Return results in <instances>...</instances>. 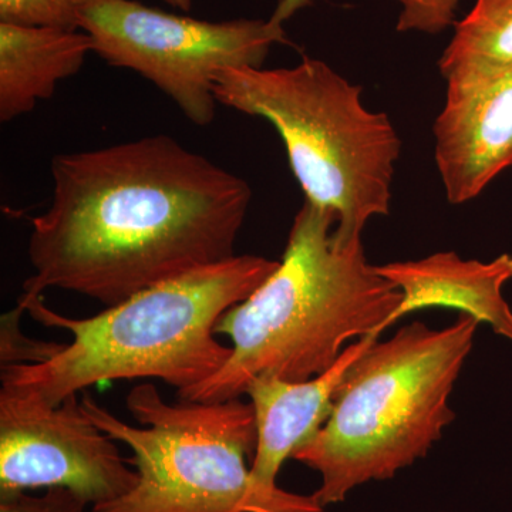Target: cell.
I'll return each instance as SVG.
<instances>
[{
    "label": "cell",
    "mask_w": 512,
    "mask_h": 512,
    "mask_svg": "<svg viewBox=\"0 0 512 512\" xmlns=\"http://www.w3.org/2000/svg\"><path fill=\"white\" fill-rule=\"evenodd\" d=\"M52 178L23 296L60 289L106 308L237 255L252 198L247 181L164 134L60 154Z\"/></svg>",
    "instance_id": "cell-1"
},
{
    "label": "cell",
    "mask_w": 512,
    "mask_h": 512,
    "mask_svg": "<svg viewBox=\"0 0 512 512\" xmlns=\"http://www.w3.org/2000/svg\"><path fill=\"white\" fill-rule=\"evenodd\" d=\"M332 211L303 202L278 268L218 320L231 340L220 372L178 392L185 402H227L252 380L305 382L338 362L346 343L392 326L403 293L367 264L362 241H340Z\"/></svg>",
    "instance_id": "cell-2"
},
{
    "label": "cell",
    "mask_w": 512,
    "mask_h": 512,
    "mask_svg": "<svg viewBox=\"0 0 512 512\" xmlns=\"http://www.w3.org/2000/svg\"><path fill=\"white\" fill-rule=\"evenodd\" d=\"M278 265L235 255L150 286L92 318H67L47 308L42 296L22 295L19 305L36 322L67 330L73 339L46 362L2 366V387L53 407L111 380L160 379L178 392L192 389L231 356V348L215 339L218 320Z\"/></svg>",
    "instance_id": "cell-3"
},
{
    "label": "cell",
    "mask_w": 512,
    "mask_h": 512,
    "mask_svg": "<svg viewBox=\"0 0 512 512\" xmlns=\"http://www.w3.org/2000/svg\"><path fill=\"white\" fill-rule=\"evenodd\" d=\"M478 325L466 313L444 329L413 322L353 363L325 426L292 456L320 474L313 495L323 507L429 454L453 423L448 400Z\"/></svg>",
    "instance_id": "cell-4"
},
{
    "label": "cell",
    "mask_w": 512,
    "mask_h": 512,
    "mask_svg": "<svg viewBox=\"0 0 512 512\" xmlns=\"http://www.w3.org/2000/svg\"><path fill=\"white\" fill-rule=\"evenodd\" d=\"M215 97L276 128L305 200L335 214L340 241H362L367 222L389 214L400 138L329 64L303 57L293 67L227 69Z\"/></svg>",
    "instance_id": "cell-5"
},
{
    "label": "cell",
    "mask_w": 512,
    "mask_h": 512,
    "mask_svg": "<svg viewBox=\"0 0 512 512\" xmlns=\"http://www.w3.org/2000/svg\"><path fill=\"white\" fill-rule=\"evenodd\" d=\"M83 412L133 451L138 483L90 512H326L315 495L255 483L247 458L258 431L251 403L164 402L154 384L134 387L127 409L143 427L117 419L83 392Z\"/></svg>",
    "instance_id": "cell-6"
},
{
    "label": "cell",
    "mask_w": 512,
    "mask_h": 512,
    "mask_svg": "<svg viewBox=\"0 0 512 512\" xmlns=\"http://www.w3.org/2000/svg\"><path fill=\"white\" fill-rule=\"evenodd\" d=\"M80 29L104 62L143 76L201 127L214 121L218 74L262 67L272 46L289 45L284 25L271 19L210 22L137 0H93Z\"/></svg>",
    "instance_id": "cell-7"
},
{
    "label": "cell",
    "mask_w": 512,
    "mask_h": 512,
    "mask_svg": "<svg viewBox=\"0 0 512 512\" xmlns=\"http://www.w3.org/2000/svg\"><path fill=\"white\" fill-rule=\"evenodd\" d=\"M114 441L77 396L53 407L0 389V493L60 487L93 505L117 500L136 487L138 473Z\"/></svg>",
    "instance_id": "cell-8"
},
{
    "label": "cell",
    "mask_w": 512,
    "mask_h": 512,
    "mask_svg": "<svg viewBox=\"0 0 512 512\" xmlns=\"http://www.w3.org/2000/svg\"><path fill=\"white\" fill-rule=\"evenodd\" d=\"M434 137L447 200H474L512 165V67L477 82L447 83Z\"/></svg>",
    "instance_id": "cell-9"
},
{
    "label": "cell",
    "mask_w": 512,
    "mask_h": 512,
    "mask_svg": "<svg viewBox=\"0 0 512 512\" xmlns=\"http://www.w3.org/2000/svg\"><path fill=\"white\" fill-rule=\"evenodd\" d=\"M377 338L372 333L350 343L335 365L305 382L258 377L249 383L245 394L254 407L258 431L251 476L259 487L279 488L276 477L285 461L325 426L346 373Z\"/></svg>",
    "instance_id": "cell-10"
},
{
    "label": "cell",
    "mask_w": 512,
    "mask_h": 512,
    "mask_svg": "<svg viewBox=\"0 0 512 512\" xmlns=\"http://www.w3.org/2000/svg\"><path fill=\"white\" fill-rule=\"evenodd\" d=\"M376 269L403 293L392 325L421 309H457L512 340V311L503 296L504 285L512 279L511 255L480 262L461 259L456 252H437L417 261L377 265Z\"/></svg>",
    "instance_id": "cell-11"
},
{
    "label": "cell",
    "mask_w": 512,
    "mask_h": 512,
    "mask_svg": "<svg viewBox=\"0 0 512 512\" xmlns=\"http://www.w3.org/2000/svg\"><path fill=\"white\" fill-rule=\"evenodd\" d=\"M89 53L93 40L83 30L0 23V121L25 116L50 99Z\"/></svg>",
    "instance_id": "cell-12"
},
{
    "label": "cell",
    "mask_w": 512,
    "mask_h": 512,
    "mask_svg": "<svg viewBox=\"0 0 512 512\" xmlns=\"http://www.w3.org/2000/svg\"><path fill=\"white\" fill-rule=\"evenodd\" d=\"M447 83L487 79L512 67V0H476L439 62Z\"/></svg>",
    "instance_id": "cell-13"
},
{
    "label": "cell",
    "mask_w": 512,
    "mask_h": 512,
    "mask_svg": "<svg viewBox=\"0 0 512 512\" xmlns=\"http://www.w3.org/2000/svg\"><path fill=\"white\" fill-rule=\"evenodd\" d=\"M93 0H0V23L82 30L84 9Z\"/></svg>",
    "instance_id": "cell-14"
},
{
    "label": "cell",
    "mask_w": 512,
    "mask_h": 512,
    "mask_svg": "<svg viewBox=\"0 0 512 512\" xmlns=\"http://www.w3.org/2000/svg\"><path fill=\"white\" fill-rule=\"evenodd\" d=\"M402 5L399 25L400 32L421 30L437 33L454 23V15L460 0H397ZM312 0H281L276 6L272 22L284 25L296 12L311 5Z\"/></svg>",
    "instance_id": "cell-15"
},
{
    "label": "cell",
    "mask_w": 512,
    "mask_h": 512,
    "mask_svg": "<svg viewBox=\"0 0 512 512\" xmlns=\"http://www.w3.org/2000/svg\"><path fill=\"white\" fill-rule=\"evenodd\" d=\"M25 308L16 306L2 318V336H0V363L2 366L32 365L52 359L63 349L64 343L43 342L28 339L20 329V318Z\"/></svg>",
    "instance_id": "cell-16"
},
{
    "label": "cell",
    "mask_w": 512,
    "mask_h": 512,
    "mask_svg": "<svg viewBox=\"0 0 512 512\" xmlns=\"http://www.w3.org/2000/svg\"><path fill=\"white\" fill-rule=\"evenodd\" d=\"M87 505L80 495L60 487L47 488L40 497L25 491L0 493V512H86Z\"/></svg>",
    "instance_id": "cell-17"
},
{
    "label": "cell",
    "mask_w": 512,
    "mask_h": 512,
    "mask_svg": "<svg viewBox=\"0 0 512 512\" xmlns=\"http://www.w3.org/2000/svg\"><path fill=\"white\" fill-rule=\"evenodd\" d=\"M163 2L183 12H190L192 6V0H163Z\"/></svg>",
    "instance_id": "cell-18"
}]
</instances>
